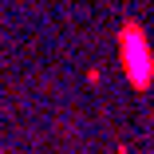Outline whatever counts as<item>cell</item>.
Instances as JSON below:
<instances>
[{"mask_svg":"<svg viewBox=\"0 0 154 154\" xmlns=\"http://www.w3.org/2000/svg\"><path fill=\"white\" fill-rule=\"evenodd\" d=\"M119 63L127 71V83L134 91H150L154 83V48L146 40V28L127 20L119 28Z\"/></svg>","mask_w":154,"mask_h":154,"instance_id":"obj_1","label":"cell"}]
</instances>
